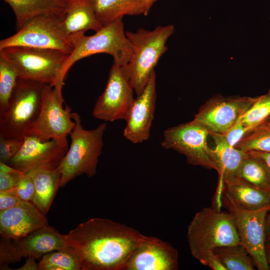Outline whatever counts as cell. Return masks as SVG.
Here are the masks:
<instances>
[{"instance_id":"obj_20","label":"cell","mask_w":270,"mask_h":270,"mask_svg":"<svg viewBox=\"0 0 270 270\" xmlns=\"http://www.w3.org/2000/svg\"><path fill=\"white\" fill-rule=\"evenodd\" d=\"M222 191L244 210L254 211L270 208V192L237 176L224 182Z\"/></svg>"},{"instance_id":"obj_13","label":"cell","mask_w":270,"mask_h":270,"mask_svg":"<svg viewBox=\"0 0 270 270\" xmlns=\"http://www.w3.org/2000/svg\"><path fill=\"white\" fill-rule=\"evenodd\" d=\"M134 92L124 68L113 63L105 88L94 107L92 116L105 122L126 120L135 100Z\"/></svg>"},{"instance_id":"obj_4","label":"cell","mask_w":270,"mask_h":270,"mask_svg":"<svg viewBox=\"0 0 270 270\" xmlns=\"http://www.w3.org/2000/svg\"><path fill=\"white\" fill-rule=\"evenodd\" d=\"M187 240L192 256L198 260L208 252L240 244L233 219L218 208H204L190 223Z\"/></svg>"},{"instance_id":"obj_8","label":"cell","mask_w":270,"mask_h":270,"mask_svg":"<svg viewBox=\"0 0 270 270\" xmlns=\"http://www.w3.org/2000/svg\"><path fill=\"white\" fill-rule=\"evenodd\" d=\"M62 89L44 84L39 114L24 136H34L44 142L52 140L68 142L67 136L72 132L74 122L70 108L63 106Z\"/></svg>"},{"instance_id":"obj_16","label":"cell","mask_w":270,"mask_h":270,"mask_svg":"<svg viewBox=\"0 0 270 270\" xmlns=\"http://www.w3.org/2000/svg\"><path fill=\"white\" fill-rule=\"evenodd\" d=\"M178 252L170 244L154 236H142L122 270H175Z\"/></svg>"},{"instance_id":"obj_24","label":"cell","mask_w":270,"mask_h":270,"mask_svg":"<svg viewBox=\"0 0 270 270\" xmlns=\"http://www.w3.org/2000/svg\"><path fill=\"white\" fill-rule=\"evenodd\" d=\"M95 14L102 26L124 16L144 13L143 0H92Z\"/></svg>"},{"instance_id":"obj_39","label":"cell","mask_w":270,"mask_h":270,"mask_svg":"<svg viewBox=\"0 0 270 270\" xmlns=\"http://www.w3.org/2000/svg\"><path fill=\"white\" fill-rule=\"evenodd\" d=\"M265 230L266 242L270 240V208L267 213L266 218Z\"/></svg>"},{"instance_id":"obj_28","label":"cell","mask_w":270,"mask_h":270,"mask_svg":"<svg viewBox=\"0 0 270 270\" xmlns=\"http://www.w3.org/2000/svg\"><path fill=\"white\" fill-rule=\"evenodd\" d=\"M19 78L16 68L0 52V116L7 111L12 92Z\"/></svg>"},{"instance_id":"obj_1","label":"cell","mask_w":270,"mask_h":270,"mask_svg":"<svg viewBox=\"0 0 270 270\" xmlns=\"http://www.w3.org/2000/svg\"><path fill=\"white\" fill-rule=\"evenodd\" d=\"M81 270H122L143 236L112 220L90 218L64 234Z\"/></svg>"},{"instance_id":"obj_26","label":"cell","mask_w":270,"mask_h":270,"mask_svg":"<svg viewBox=\"0 0 270 270\" xmlns=\"http://www.w3.org/2000/svg\"><path fill=\"white\" fill-rule=\"evenodd\" d=\"M213 251L226 270H253L254 262L246 249L241 244L218 247Z\"/></svg>"},{"instance_id":"obj_22","label":"cell","mask_w":270,"mask_h":270,"mask_svg":"<svg viewBox=\"0 0 270 270\" xmlns=\"http://www.w3.org/2000/svg\"><path fill=\"white\" fill-rule=\"evenodd\" d=\"M26 174L32 178L34 186L35 193L32 202L46 215L60 188V173L56 168L54 170L37 169Z\"/></svg>"},{"instance_id":"obj_10","label":"cell","mask_w":270,"mask_h":270,"mask_svg":"<svg viewBox=\"0 0 270 270\" xmlns=\"http://www.w3.org/2000/svg\"><path fill=\"white\" fill-rule=\"evenodd\" d=\"M62 19L38 16L28 20L13 35L0 41V49L24 46L58 50L70 54L74 49L71 38L64 32Z\"/></svg>"},{"instance_id":"obj_34","label":"cell","mask_w":270,"mask_h":270,"mask_svg":"<svg viewBox=\"0 0 270 270\" xmlns=\"http://www.w3.org/2000/svg\"><path fill=\"white\" fill-rule=\"evenodd\" d=\"M240 118L241 116L226 132L220 134L223 136L228 144L233 146H235L239 140L252 129L245 126L242 123Z\"/></svg>"},{"instance_id":"obj_37","label":"cell","mask_w":270,"mask_h":270,"mask_svg":"<svg viewBox=\"0 0 270 270\" xmlns=\"http://www.w3.org/2000/svg\"><path fill=\"white\" fill-rule=\"evenodd\" d=\"M36 259L34 257H28L23 266L16 268V270H39L38 264L36 262Z\"/></svg>"},{"instance_id":"obj_15","label":"cell","mask_w":270,"mask_h":270,"mask_svg":"<svg viewBox=\"0 0 270 270\" xmlns=\"http://www.w3.org/2000/svg\"><path fill=\"white\" fill-rule=\"evenodd\" d=\"M68 148V142L54 140L44 142L35 136L24 135L21 148L8 164L24 174L37 169L54 170L59 166Z\"/></svg>"},{"instance_id":"obj_31","label":"cell","mask_w":270,"mask_h":270,"mask_svg":"<svg viewBox=\"0 0 270 270\" xmlns=\"http://www.w3.org/2000/svg\"><path fill=\"white\" fill-rule=\"evenodd\" d=\"M24 142V136H0V162L8 164Z\"/></svg>"},{"instance_id":"obj_36","label":"cell","mask_w":270,"mask_h":270,"mask_svg":"<svg viewBox=\"0 0 270 270\" xmlns=\"http://www.w3.org/2000/svg\"><path fill=\"white\" fill-rule=\"evenodd\" d=\"M22 200L6 190L0 191V210L14 207Z\"/></svg>"},{"instance_id":"obj_32","label":"cell","mask_w":270,"mask_h":270,"mask_svg":"<svg viewBox=\"0 0 270 270\" xmlns=\"http://www.w3.org/2000/svg\"><path fill=\"white\" fill-rule=\"evenodd\" d=\"M25 174L0 162V191H4L15 186Z\"/></svg>"},{"instance_id":"obj_17","label":"cell","mask_w":270,"mask_h":270,"mask_svg":"<svg viewBox=\"0 0 270 270\" xmlns=\"http://www.w3.org/2000/svg\"><path fill=\"white\" fill-rule=\"evenodd\" d=\"M156 100V74L154 70L142 92L135 98L126 120L123 135L132 143H142L149 138Z\"/></svg>"},{"instance_id":"obj_41","label":"cell","mask_w":270,"mask_h":270,"mask_svg":"<svg viewBox=\"0 0 270 270\" xmlns=\"http://www.w3.org/2000/svg\"><path fill=\"white\" fill-rule=\"evenodd\" d=\"M266 253L267 261L270 266V240L266 243Z\"/></svg>"},{"instance_id":"obj_35","label":"cell","mask_w":270,"mask_h":270,"mask_svg":"<svg viewBox=\"0 0 270 270\" xmlns=\"http://www.w3.org/2000/svg\"><path fill=\"white\" fill-rule=\"evenodd\" d=\"M198 260L202 264L208 266L213 270H226L213 250L208 252Z\"/></svg>"},{"instance_id":"obj_6","label":"cell","mask_w":270,"mask_h":270,"mask_svg":"<svg viewBox=\"0 0 270 270\" xmlns=\"http://www.w3.org/2000/svg\"><path fill=\"white\" fill-rule=\"evenodd\" d=\"M16 68L20 78L62 88V71L70 54L49 48L14 46L0 49Z\"/></svg>"},{"instance_id":"obj_40","label":"cell","mask_w":270,"mask_h":270,"mask_svg":"<svg viewBox=\"0 0 270 270\" xmlns=\"http://www.w3.org/2000/svg\"><path fill=\"white\" fill-rule=\"evenodd\" d=\"M156 1L157 0H143L144 16H146L148 14L151 8Z\"/></svg>"},{"instance_id":"obj_11","label":"cell","mask_w":270,"mask_h":270,"mask_svg":"<svg viewBox=\"0 0 270 270\" xmlns=\"http://www.w3.org/2000/svg\"><path fill=\"white\" fill-rule=\"evenodd\" d=\"M208 135L205 127L192 120L166 128L161 145L184 154L190 164L217 171L214 150L208 144Z\"/></svg>"},{"instance_id":"obj_23","label":"cell","mask_w":270,"mask_h":270,"mask_svg":"<svg viewBox=\"0 0 270 270\" xmlns=\"http://www.w3.org/2000/svg\"><path fill=\"white\" fill-rule=\"evenodd\" d=\"M62 28L69 37L88 30L95 32L103 26L98 20L92 6V0H84L76 4L61 22Z\"/></svg>"},{"instance_id":"obj_21","label":"cell","mask_w":270,"mask_h":270,"mask_svg":"<svg viewBox=\"0 0 270 270\" xmlns=\"http://www.w3.org/2000/svg\"><path fill=\"white\" fill-rule=\"evenodd\" d=\"M214 142L213 148L219 180L222 182L236 176L238 170L248 152L228 144L222 134L210 132Z\"/></svg>"},{"instance_id":"obj_29","label":"cell","mask_w":270,"mask_h":270,"mask_svg":"<svg viewBox=\"0 0 270 270\" xmlns=\"http://www.w3.org/2000/svg\"><path fill=\"white\" fill-rule=\"evenodd\" d=\"M38 264L39 270H81L79 260L71 247L45 254Z\"/></svg>"},{"instance_id":"obj_18","label":"cell","mask_w":270,"mask_h":270,"mask_svg":"<svg viewBox=\"0 0 270 270\" xmlns=\"http://www.w3.org/2000/svg\"><path fill=\"white\" fill-rule=\"evenodd\" d=\"M46 215L32 202L22 200L10 208L0 210L1 236L16 240L48 226Z\"/></svg>"},{"instance_id":"obj_2","label":"cell","mask_w":270,"mask_h":270,"mask_svg":"<svg viewBox=\"0 0 270 270\" xmlns=\"http://www.w3.org/2000/svg\"><path fill=\"white\" fill-rule=\"evenodd\" d=\"M72 117L74 126L70 134V145L58 168L61 188L80 175L92 178L96 174L106 128V124L102 123L94 129L85 130L78 113L72 112Z\"/></svg>"},{"instance_id":"obj_5","label":"cell","mask_w":270,"mask_h":270,"mask_svg":"<svg viewBox=\"0 0 270 270\" xmlns=\"http://www.w3.org/2000/svg\"><path fill=\"white\" fill-rule=\"evenodd\" d=\"M122 20L118 19L103 26L92 36L82 33L70 36L74 49L64 67V80L74 64L95 54L104 53L111 55L113 63L122 67L127 65L132 58L133 49L126 36Z\"/></svg>"},{"instance_id":"obj_12","label":"cell","mask_w":270,"mask_h":270,"mask_svg":"<svg viewBox=\"0 0 270 270\" xmlns=\"http://www.w3.org/2000/svg\"><path fill=\"white\" fill-rule=\"evenodd\" d=\"M70 248L64 234L49 225L16 240L1 236L0 269L10 270L9 264L16 263L24 258L39 259L50 252Z\"/></svg>"},{"instance_id":"obj_19","label":"cell","mask_w":270,"mask_h":270,"mask_svg":"<svg viewBox=\"0 0 270 270\" xmlns=\"http://www.w3.org/2000/svg\"><path fill=\"white\" fill-rule=\"evenodd\" d=\"M12 10L17 30L38 16L63 19L76 4L84 0H4Z\"/></svg>"},{"instance_id":"obj_33","label":"cell","mask_w":270,"mask_h":270,"mask_svg":"<svg viewBox=\"0 0 270 270\" xmlns=\"http://www.w3.org/2000/svg\"><path fill=\"white\" fill-rule=\"evenodd\" d=\"M6 191L22 200L32 202L35 193L34 183L32 178L25 174L15 186Z\"/></svg>"},{"instance_id":"obj_9","label":"cell","mask_w":270,"mask_h":270,"mask_svg":"<svg viewBox=\"0 0 270 270\" xmlns=\"http://www.w3.org/2000/svg\"><path fill=\"white\" fill-rule=\"evenodd\" d=\"M220 200V205L226 208L232 216L240 244L251 256L256 268L259 270H269L266 253L265 230V220L269 208L254 211L244 210L222 191Z\"/></svg>"},{"instance_id":"obj_27","label":"cell","mask_w":270,"mask_h":270,"mask_svg":"<svg viewBox=\"0 0 270 270\" xmlns=\"http://www.w3.org/2000/svg\"><path fill=\"white\" fill-rule=\"evenodd\" d=\"M235 147L244 152H270V118L248 132Z\"/></svg>"},{"instance_id":"obj_3","label":"cell","mask_w":270,"mask_h":270,"mask_svg":"<svg viewBox=\"0 0 270 270\" xmlns=\"http://www.w3.org/2000/svg\"><path fill=\"white\" fill-rule=\"evenodd\" d=\"M174 32L172 24L158 26L152 30L141 28L136 32H126L133 53L123 68L136 96L142 92L158 60L167 51L166 42Z\"/></svg>"},{"instance_id":"obj_14","label":"cell","mask_w":270,"mask_h":270,"mask_svg":"<svg viewBox=\"0 0 270 270\" xmlns=\"http://www.w3.org/2000/svg\"><path fill=\"white\" fill-rule=\"evenodd\" d=\"M256 100L249 96L216 94L200 106L193 121L210 132L224 134L250 107Z\"/></svg>"},{"instance_id":"obj_7","label":"cell","mask_w":270,"mask_h":270,"mask_svg":"<svg viewBox=\"0 0 270 270\" xmlns=\"http://www.w3.org/2000/svg\"><path fill=\"white\" fill-rule=\"evenodd\" d=\"M44 84L18 78L7 111L0 116V136L23 137L38 117Z\"/></svg>"},{"instance_id":"obj_30","label":"cell","mask_w":270,"mask_h":270,"mask_svg":"<svg viewBox=\"0 0 270 270\" xmlns=\"http://www.w3.org/2000/svg\"><path fill=\"white\" fill-rule=\"evenodd\" d=\"M270 118V89L262 96L256 97L250 107L241 116L242 123L252 128Z\"/></svg>"},{"instance_id":"obj_25","label":"cell","mask_w":270,"mask_h":270,"mask_svg":"<svg viewBox=\"0 0 270 270\" xmlns=\"http://www.w3.org/2000/svg\"><path fill=\"white\" fill-rule=\"evenodd\" d=\"M240 165L236 176L252 185L270 192V168L260 157L248 152Z\"/></svg>"},{"instance_id":"obj_38","label":"cell","mask_w":270,"mask_h":270,"mask_svg":"<svg viewBox=\"0 0 270 270\" xmlns=\"http://www.w3.org/2000/svg\"><path fill=\"white\" fill-rule=\"evenodd\" d=\"M250 154L260 157L267 164L270 168V152L256 151L248 152Z\"/></svg>"}]
</instances>
